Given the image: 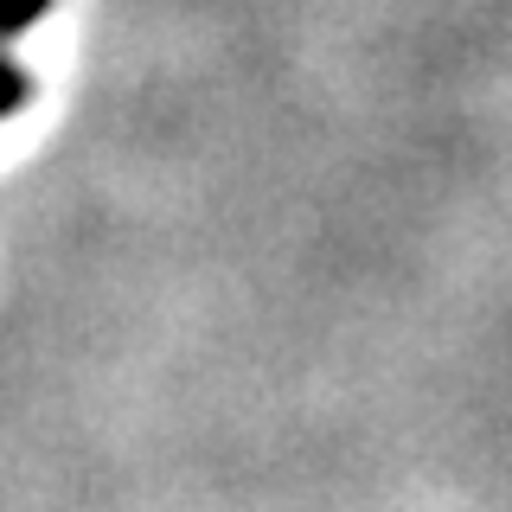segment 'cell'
Returning <instances> with one entry per match:
<instances>
[{
  "label": "cell",
  "instance_id": "7a4b0ae2",
  "mask_svg": "<svg viewBox=\"0 0 512 512\" xmlns=\"http://www.w3.org/2000/svg\"><path fill=\"white\" fill-rule=\"evenodd\" d=\"M20 103H26V71H20L7 52H0V116H13Z\"/></svg>",
  "mask_w": 512,
  "mask_h": 512
},
{
  "label": "cell",
  "instance_id": "6da1fadb",
  "mask_svg": "<svg viewBox=\"0 0 512 512\" xmlns=\"http://www.w3.org/2000/svg\"><path fill=\"white\" fill-rule=\"evenodd\" d=\"M45 7H52V0H0V39H13V32H26L32 20H45Z\"/></svg>",
  "mask_w": 512,
  "mask_h": 512
}]
</instances>
